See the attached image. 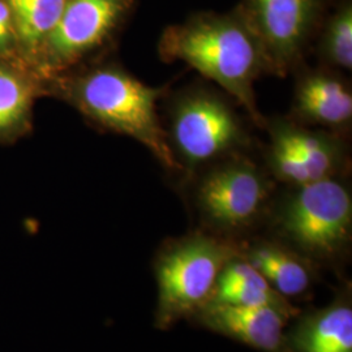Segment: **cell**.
Listing matches in <instances>:
<instances>
[{"mask_svg":"<svg viewBox=\"0 0 352 352\" xmlns=\"http://www.w3.org/2000/svg\"><path fill=\"white\" fill-rule=\"evenodd\" d=\"M160 52L164 59L184 62L213 80L258 118L253 82L266 63L243 16L201 14L170 26L161 38Z\"/></svg>","mask_w":352,"mask_h":352,"instance_id":"6da1fadb","label":"cell"},{"mask_svg":"<svg viewBox=\"0 0 352 352\" xmlns=\"http://www.w3.org/2000/svg\"><path fill=\"white\" fill-rule=\"evenodd\" d=\"M162 93V89L148 87L123 69L104 67L76 81L72 100L90 119L138 140L161 164L174 170L179 164L157 113Z\"/></svg>","mask_w":352,"mask_h":352,"instance_id":"7a4b0ae2","label":"cell"},{"mask_svg":"<svg viewBox=\"0 0 352 352\" xmlns=\"http://www.w3.org/2000/svg\"><path fill=\"white\" fill-rule=\"evenodd\" d=\"M231 252L205 235L180 240L164 252L157 266L158 321L171 324L209 302Z\"/></svg>","mask_w":352,"mask_h":352,"instance_id":"3957f363","label":"cell"},{"mask_svg":"<svg viewBox=\"0 0 352 352\" xmlns=\"http://www.w3.org/2000/svg\"><path fill=\"white\" fill-rule=\"evenodd\" d=\"M351 195L333 177L298 187L280 214V226L304 251L330 256L350 236Z\"/></svg>","mask_w":352,"mask_h":352,"instance_id":"277c9868","label":"cell"},{"mask_svg":"<svg viewBox=\"0 0 352 352\" xmlns=\"http://www.w3.org/2000/svg\"><path fill=\"white\" fill-rule=\"evenodd\" d=\"M171 139L180 158L197 166L240 145L244 133L226 102L209 93H193L174 107Z\"/></svg>","mask_w":352,"mask_h":352,"instance_id":"5b68a950","label":"cell"},{"mask_svg":"<svg viewBox=\"0 0 352 352\" xmlns=\"http://www.w3.org/2000/svg\"><path fill=\"white\" fill-rule=\"evenodd\" d=\"M317 8V0H245L241 16L261 46L266 67L285 72L298 59Z\"/></svg>","mask_w":352,"mask_h":352,"instance_id":"8992f818","label":"cell"},{"mask_svg":"<svg viewBox=\"0 0 352 352\" xmlns=\"http://www.w3.org/2000/svg\"><path fill=\"white\" fill-rule=\"evenodd\" d=\"M133 0H68L42 49L51 69L76 63L98 47L131 8Z\"/></svg>","mask_w":352,"mask_h":352,"instance_id":"52a82bcc","label":"cell"},{"mask_svg":"<svg viewBox=\"0 0 352 352\" xmlns=\"http://www.w3.org/2000/svg\"><path fill=\"white\" fill-rule=\"evenodd\" d=\"M267 195L264 175L253 164L241 161L212 171L202 180L197 199L202 213L214 225L239 228L260 213Z\"/></svg>","mask_w":352,"mask_h":352,"instance_id":"ba28073f","label":"cell"},{"mask_svg":"<svg viewBox=\"0 0 352 352\" xmlns=\"http://www.w3.org/2000/svg\"><path fill=\"white\" fill-rule=\"evenodd\" d=\"M201 321L214 331L264 351H277L287 314L274 307H238L206 302Z\"/></svg>","mask_w":352,"mask_h":352,"instance_id":"9c48e42d","label":"cell"},{"mask_svg":"<svg viewBox=\"0 0 352 352\" xmlns=\"http://www.w3.org/2000/svg\"><path fill=\"white\" fill-rule=\"evenodd\" d=\"M295 104L304 119L318 124L340 126L351 122V91L331 76L315 74L304 77L296 90Z\"/></svg>","mask_w":352,"mask_h":352,"instance_id":"30bf717a","label":"cell"},{"mask_svg":"<svg viewBox=\"0 0 352 352\" xmlns=\"http://www.w3.org/2000/svg\"><path fill=\"white\" fill-rule=\"evenodd\" d=\"M209 302L238 307H274L287 315L292 311L251 263L232 258L219 273Z\"/></svg>","mask_w":352,"mask_h":352,"instance_id":"8fae6325","label":"cell"},{"mask_svg":"<svg viewBox=\"0 0 352 352\" xmlns=\"http://www.w3.org/2000/svg\"><path fill=\"white\" fill-rule=\"evenodd\" d=\"M300 352H352V309L333 305L307 320L295 334Z\"/></svg>","mask_w":352,"mask_h":352,"instance_id":"7c38bea8","label":"cell"},{"mask_svg":"<svg viewBox=\"0 0 352 352\" xmlns=\"http://www.w3.org/2000/svg\"><path fill=\"white\" fill-rule=\"evenodd\" d=\"M272 142L299 157L308 166L316 182L331 177L340 161L337 142L327 135L280 124L273 128Z\"/></svg>","mask_w":352,"mask_h":352,"instance_id":"4fadbf2b","label":"cell"},{"mask_svg":"<svg viewBox=\"0 0 352 352\" xmlns=\"http://www.w3.org/2000/svg\"><path fill=\"white\" fill-rule=\"evenodd\" d=\"M251 263L270 287L285 296H295L308 289L311 278L302 261L274 244H260L248 254Z\"/></svg>","mask_w":352,"mask_h":352,"instance_id":"5bb4252c","label":"cell"},{"mask_svg":"<svg viewBox=\"0 0 352 352\" xmlns=\"http://www.w3.org/2000/svg\"><path fill=\"white\" fill-rule=\"evenodd\" d=\"M68 0H8L13 26L28 47H41L58 24Z\"/></svg>","mask_w":352,"mask_h":352,"instance_id":"9a60e30c","label":"cell"},{"mask_svg":"<svg viewBox=\"0 0 352 352\" xmlns=\"http://www.w3.org/2000/svg\"><path fill=\"white\" fill-rule=\"evenodd\" d=\"M33 102V87L20 74L0 65V133L25 120Z\"/></svg>","mask_w":352,"mask_h":352,"instance_id":"2e32d148","label":"cell"},{"mask_svg":"<svg viewBox=\"0 0 352 352\" xmlns=\"http://www.w3.org/2000/svg\"><path fill=\"white\" fill-rule=\"evenodd\" d=\"M324 50L327 58L344 69L352 67V8L342 7L327 26Z\"/></svg>","mask_w":352,"mask_h":352,"instance_id":"e0dca14e","label":"cell"},{"mask_svg":"<svg viewBox=\"0 0 352 352\" xmlns=\"http://www.w3.org/2000/svg\"><path fill=\"white\" fill-rule=\"evenodd\" d=\"M13 19L7 1L0 0V51L8 49L13 36Z\"/></svg>","mask_w":352,"mask_h":352,"instance_id":"ac0fdd59","label":"cell"}]
</instances>
